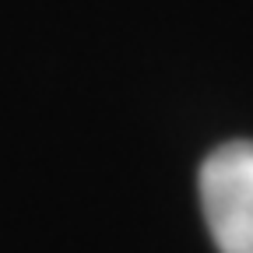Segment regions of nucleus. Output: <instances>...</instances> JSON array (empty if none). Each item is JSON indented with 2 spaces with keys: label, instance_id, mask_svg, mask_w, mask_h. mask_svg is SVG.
<instances>
[{
  "label": "nucleus",
  "instance_id": "nucleus-1",
  "mask_svg": "<svg viewBox=\"0 0 253 253\" xmlns=\"http://www.w3.org/2000/svg\"><path fill=\"white\" fill-rule=\"evenodd\" d=\"M201 211L218 253H253V141H229L204 158Z\"/></svg>",
  "mask_w": 253,
  "mask_h": 253
}]
</instances>
